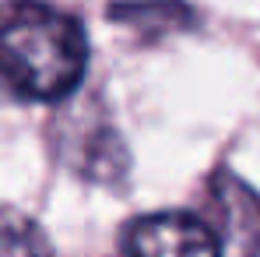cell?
Returning a JSON list of instances; mask_svg holds the SVG:
<instances>
[{"label": "cell", "mask_w": 260, "mask_h": 257, "mask_svg": "<svg viewBox=\"0 0 260 257\" xmlns=\"http://www.w3.org/2000/svg\"><path fill=\"white\" fill-rule=\"evenodd\" d=\"M88 39L81 25L39 0L0 7V81L21 99L60 102L81 85Z\"/></svg>", "instance_id": "1"}, {"label": "cell", "mask_w": 260, "mask_h": 257, "mask_svg": "<svg viewBox=\"0 0 260 257\" xmlns=\"http://www.w3.org/2000/svg\"><path fill=\"white\" fill-rule=\"evenodd\" d=\"M221 250L211 222L190 212H155L127 229L130 257H221Z\"/></svg>", "instance_id": "2"}, {"label": "cell", "mask_w": 260, "mask_h": 257, "mask_svg": "<svg viewBox=\"0 0 260 257\" xmlns=\"http://www.w3.org/2000/svg\"><path fill=\"white\" fill-rule=\"evenodd\" d=\"M215 201L221 208V222H225L215 229L221 247H225V240H257L260 236V197L250 187H243L236 176L221 173L215 187Z\"/></svg>", "instance_id": "3"}, {"label": "cell", "mask_w": 260, "mask_h": 257, "mask_svg": "<svg viewBox=\"0 0 260 257\" xmlns=\"http://www.w3.org/2000/svg\"><path fill=\"white\" fill-rule=\"evenodd\" d=\"M0 257H53V247L36 218L0 208Z\"/></svg>", "instance_id": "4"}]
</instances>
